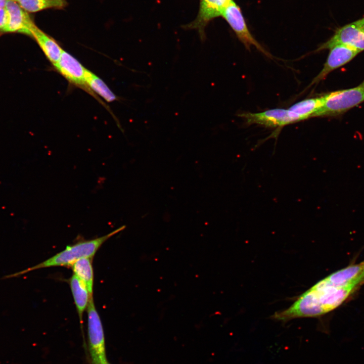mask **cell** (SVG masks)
I'll list each match as a JSON object with an SVG mask.
<instances>
[{
    "instance_id": "3957f363",
    "label": "cell",
    "mask_w": 364,
    "mask_h": 364,
    "mask_svg": "<svg viewBox=\"0 0 364 364\" xmlns=\"http://www.w3.org/2000/svg\"><path fill=\"white\" fill-rule=\"evenodd\" d=\"M313 117L336 116L364 102V88L359 86L327 94Z\"/></svg>"
},
{
    "instance_id": "8992f818",
    "label": "cell",
    "mask_w": 364,
    "mask_h": 364,
    "mask_svg": "<svg viewBox=\"0 0 364 364\" xmlns=\"http://www.w3.org/2000/svg\"><path fill=\"white\" fill-rule=\"evenodd\" d=\"M221 16L225 19L247 50H250L251 46H254L267 57L272 58L271 55L251 34L240 7L233 1L224 9Z\"/></svg>"
},
{
    "instance_id": "5b68a950",
    "label": "cell",
    "mask_w": 364,
    "mask_h": 364,
    "mask_svg": "<svg viewBox=\"0 0 364 364\" xmlns=\"http://www.w3.org/2000/svg\"><path fill=\"white\" fill-rule=\"evenodd\" d=\"M337 45L349 46L360 52L364 50V17L337 29L316 51L331 49Z\"/></svg>"
},
{
    "instance_id": "5bb4252c",
    "label": "cell",
    "mask_w": 364,
    "mask_h": 364,
    "mask_svg": "<svg viewBox=\"0 0 364 364\" xmlns=\"http://www.w3.org/2000/svg\"><path fill=\"white\" fill-rule=\"evenodd\" d=\"M69 283L82 329L83 314L93 296L90 295L83 283L74 275L70 278Z\"/></svg>"
},
{
    "instance_id": "6da1fadb",
    "label": "cell",
    "mask_w": 364,
    "mask_h": 364,
    "mask_svg": "<svg viewBox=\"0 0 364 364\" xmlns=\"http://www.w3.org/2000/svg\"><path fill=\"white\" fill-rule=\"evenodd\" d=\"M357 286H335L325 278L301 295L289 308L276 312L272 318L282 322L298 317H317L340 305Z\"/></svg>"
},
{
    "instance_id": "ba28073f",
    "label": "cell",
    "mask_w": 364,
    "mask_h": 364,
    "mask_svg": "<svg viewBox=\"0 0 364 364\" xmlns=\"http://www.w3.org/2000/svg\"><path fill=\"white\" fill-rule=\"evenodd\" d=\"M5 9L8 20L3 33H19L32 36L36 25L28 13L13 0L7 1Z\"/></svg>"
},
{
    "instance_id": "ffe728a7",
    "label": "cell",
    "mask_w": 364,
    "mask_h": 364,
    "mask_svg": "<svg viewBox=\"0 0 364 364\" xmlns=\"http://www.w3.org/2000/svg\"><path fill=\"white\" fill-rule=\"evenodd\" d=\"M8 1V0H0V9L5 8Z\"/></svg>"
},
{
    "instance_id": "44dd1931",
    "label": "cell",
    "mask_w": 364,
    "mask_h": 364,
    "mask_svg": "<svg viewBox=\"0 0 364 364\" xmlns=\"http://www.w3.org/2000/svg\"><path fill=\"white\" fill-rule=\"evenodd\" d=\"M358 86L360 87H361L362 88H364V80Z\"/></svg>"
},
{
    "instance_id": "9c48e42d",
    "label": "cell",
    "mask_w": 364,
    "mask_h": 364,
    "mask_svg": "<svg viewBox=\"0 0 364 364\" xmlns=\"http://www.w3.org/2000/svg\"><path fill=\"white\" fill-rule=\"evenodd\" d=\"M248 124H257L266 127H282L295 120L288 109H273L259 113H243L238 115Z\"/></svg>"
},
{
    "instance_id": "2e32d148",
    "label": "cell",
    "mask_w": 364,
    "mask_h": 364,
    "mask_svg": "<svg viewBox=\"0 0 364 364\" xmlns=\"http://www.w3.org/2000/svg\"><path fill=\"white\" fill-rule=\"evenodd\" d=\"M73 275L81 280L86 286L90 295L93 296L94 271L92 258H82L72 265Z\"/></svg>"
},
{
    "instance_id": "e0dca14e",
    "label": "cell",
    "mask_w": 364,
    "mask_h": 364,
    "mask_svg": "<svg viewBox=\"0 0 364 364\" xmlns=\"http://www.w3.org/2000/svg\"><path fill=\"white\" fill-rule=\"evenodd\" d=\"M27 13H36L49 9H62L67 0H13Z\"/></svg>"
},
{
    "instance_id": "9a60e30c",
    "label": "cell",
    "mask_w": 364,
    "mask_h": 364,
    "mask_svg": "<svg viewBox=\"0 0 364 364\" xmlns=\"http://www.w3.org/2000/svg\"><path fill=\"white\" fill-rule=\"evenodd\" d=\"M323 102V96L307 99L293 105L288 110L296 122L313 117Z\"/></svg>"
},
{
    "instance_id": "30bf717a",
    "label": "cell",
    "mask_w": 364,
    "mask_h": 364,
    "mask_svg": "<svg viewBox=\"0 0 364 364\" xmlns=\"http://www.w3.org/2000/svg\"><path fill=\"white\" fill-rule=\"evenodd\" d=\"M360 52L345 45H337L332 48L324 67L312 80L310 86L324 79L331 72L349 62Z\"/></svg>"
},
{
    "instance_id": "8fae6325",
    "label": "cell",
    "mask_w": 364,
    "mask_h": 364,
    "mask_svg": "<svg viewBox=\"0 0 364 364\" xmlns=\"http://www.w3.org/2000/svg\"><path fill=\"white\" fill-rule=\"evenodd\" d=\"M53 65L70 82L88 89L85 81L87 69L71 54L63 51L59 61Z\"/></svg>"
},
{
    "instance_id": "ac0fdd59",
    "label": "cell",
    "mask_w": 364,
    "mask_h": 364,
    "mask_svg": "<svg viewBox=\"0 0 364 364\" xmlns=\"http://www.w3.org/2000/svg\"><path fill=\"white\" fill-rule=\"evenodd\" d=\"M85 81L88 89H91L107 102H112L117 99L104 81L88 69L86 71Z\"/></svg>"
},
{
    "instance_id": "7402d4cb",
    "label": "cell",
    "mask_w": 364,
    "mask_h": 364,
    "mask_svg": "<svg viewBox=\"0 0 364 364\" xmlns=\"http://www.w3.org/2000/svg\"><path fill=\"white\" fill-rule=\"evenodd\" d=\"M106 364H110V363H109L108 362V363H107Z\"/></svg>"
},
{
    "instance_id": "d6986e66",
    "label": "cell",
    "mask_w": 364,
    "mask_h": 364,
    "mask_svg": "<svg viewBox=\"0 0 364 364\" xmlns=\"http://www.w3.org/2000/svg\"><path fill=\"white\" fill-rule=\"evenodd\" d=\"M8 16L7 11L4 9H0V33H3L7 23Z\"/></svg>"
},
{
    "instance_id": "52a82bcc",
    "label": "cell",
    "mask_w": 364,
    "mask_h": 364,
    "mask_svg": "<svg viewBox=\"0 0 364 364\" xmlns=\"http://www.w3.org/2000/svg\"><path fill=\"white\" fill-rule=\"evenodd\" d=\"M233 0H200L198 14L194 21L185 26L187 29H197L201 39L205 38L204 29L213 19L221 16L224 9Z\"/></svg>"
},
{
    "instance_id": "7a4b0ae2",
    "label": "cell",
    "mask_w": 364,
    "mask_h": 364,
    "mask_svg": "<svg viewBox=\"0 0 364 364\" xmlns=\"http://www.w3.org/2000/svg\"><path fill=\"white\" fill-rule=\"evenodd\" d=\"M125 228L122 226L111 233L89 240L78 242L67 246L63 251L33 266L12 274L6 275L1 280L20 277L31 271L55 266H72L77 260L82 258H93L101 246L109 238Z\"/></svg>"
},
{
    "instance_id": "277c9868",
    "label": "cell",
    "mask_w": 364,
    "mask_h": 364,
    "mask_svg": "<svg viewBox=\"0 0 364 364\" xmlns=\"http://www.w3.org/2000/svg\"><path fill=\"white\" fill-rule=\"evenodd\" d=\"M88 350L92 364L108 363L102 323L93 297L87 308Z\"/></svg>"
},
{
    "instance_id": "4fadbf2b",
    "label": "cell",
    "mask_w": 364,
    "mask_h": 364,
    "mask_svg": "<svg viewBox=\"0 0 364 364\" xmlns=\"http://www.w3.org/2000/svg\"><path fill=\"white\" fill-rule=\"evenodd\" d=\"M31 37L35 39L46 57L53 65L59 61L64 50L53 37L36 25L32 30Z\"/></svg>"
},
{
    "instance_id": "7c38bea8",
    "label": "cell",
    "mask_w": 364,
    "mask_h": 364,
    "mask_svg": "<svg viewBox=\"0 0 364 364\" xmlns=\"http://www.w3.org/2000/svg\"><path fill=\"white\" fill-rule=\"evenodd\" d=\"M325 279L337 286L350 285L358 286L364 282V261L338 270Z\"/></svg>"
}]
</instances>
